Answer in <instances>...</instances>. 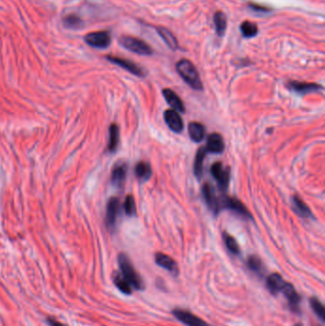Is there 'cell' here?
<instances>
[{"label":"cell","instance_id":"obj_17","mask_svg":"<svg viewBox=\"0 0 325 326\" xmlns=\"http://www.w3.org/2000/svg\"><path fill=\"white\" fill-rule=\"evenodd\" d=\"M284 280L282 276L278 273H274L272 275L269 276L266 280V286L269 290V292L273 295H276L280 292H282V288L285 284Z\"/></svg>","mask_w":325,"mask_h":326},{"label":"cell","instance_id":"obj_29","mask_svg":"<svg viewBox=\"0 0 325 326\" xmlns=\"http://www.w3.org/2000/svg\"><path fill=\"white\" fill-rule=\"evenodd\" d=\"M224 240L227 249L232 254H234V255H240V246H238L236 240H234L232 236H230L228 233H224Z\"/></svg>","mask_w":325,"mask_h":326},{"label":"cell","instance_id":"obj_32","mask_svg":"<svg viewBox=\"0 0 325 326\" xmlns=\"http://www.w3.org/2000/svg\"><path fill=\"white\" fill-rule=\"evenodd\" d=\"M249 7L251 9L256 10V12H270L271 9L269 8H266L265 6H262V5H258V4H256V3H250L249 4Z\"/></svg>","mask_w":325,"mask_h":326},{"label":"cell","instance_id":"obj_2","mask_svg":"<svg viewBox=\"0 0 325 326\" xmlns=\"http://www.w3.org/2000/svg\"><path fill=\"white\" fill-rule=\"evenodd\" d=\"M176 68L178 74L182 78L183 80L191 88L198 91H202L204 89L200 74L192 62L183 58L176 63Z\"/></svg>","mask_w":325,"mask_h":326},{"label":"cell","instance_id":"obj_25","mask_svg":"<svg viewBox=\"0 0 325 326\" xmlns=\"http://www.w3.org/2000/svg\"><path fill=\"white\" fill-rule=\"evenodd\" d=\"M292 202L294 205V210L298 214L302 216V218H311L312 213L302 198H300L298 196H294L292 198Z\"/></svg>","mask_w":325,"mask_h":326},{"label":"cell","instance_id":"obj_16","mask_svg":"<svg viewBox=\"0 0 325 326\" xmlns=\"http://www.w3.org/2000/svg\"><path fill=\"white\" fill-rule=\"evenodd\" d=\"M288 86L293 91L300 94H309L322 90V87L320 85L309 82H289Z\"/></svg>","mask_w":325,"mask_h":326},{"label":"cell","instance_id":"obj_12","mask_svg":"<svg viewBox=\"0 0 325 326\" xmlns=\"http://www.w3.org/2000/svg\"><path fill=\"white\" fill-rule=\"evenodd\" d=\"M164 120L168 127L174 132H182L184 128L182 118L180 114L174 110H167L164 112Z\"/></svg>","mask_w":325,"mask_h":326},{"label":"cell","instance_id":"obj_11","mask_svg":"<svg viewBox=\"0 0 325 326\" xmlns=\"http://www.w3.org/2000/svg\"><path fill=\"white\" fill-rule=\"evenodd\" d=\"M222 204L225 208L232 210L236 214H240L245 218H252V216L250 214V212L247 210V208L244 206V204L240 200H238V198L226 196L224 198Z\"/></svg>","mask_w":325,"mask_h":326},{"label":"cell","instance_id":"obj_9","mask_svg":"<svg viewBox=\"0 0 325 326\" xmlns=\"http://www.w3.org/2000/svg\"><path fill=\"white\" fill-rule=\"evenodd\" d=\"M282 293L287 298L289 306L292 308V310L295 312L300 311V304L302 302V298L296 291L295 287L289 282H285L284 286L282 290Z\"/></svg>","mask_w":325,"mask_h":326},{"label":"cell","instance_id":"obj_20","mask_svg":"<svg viewBox=\"0 0 325 326\" xmlns=\"http://www.w3.org/2000/svg\"><path fill=\"white\" fill-rule=\"evenodd\" d=\"M62 23L66 28L72 30H80L84 27V21L76 14H69L65 16L62 20Z\"/></svg>","mask_w":325,"mask_h":326},{"label":"cell","instance_id":"obj_27","mask_svg":"<svg viewBox=\"0 0 325 326\" xmlns=\"http://www.w3.org/2000/svg\"><path fill=\"white\" fill-rule=\"evenodd\" d=\"M109 144H108V150L110 152H114L118 148V142H120V129L116 124H112L109 129Z\"/></svg>","mask_w":325,"mask_h":326},{"label":"cell","instance_id":"obj_1","mask_svg":"<svg viewBox=\"0 0 325 326\" xmlns=\"http://www.w3.org/2000/svg\"><path fill=\"white\" fill-rule=\"evenodd\" d=\"M118 266H120V272L116 273L118 278H120L123 282H125L127 284L132 287V290H142L143 280L138 275V273L136 271L134 265H132L130 258L125 255L120 254L118 256Z\"/></svg>","mask_w":325,"mask_h":326},{"label":"cell","instance_id":"obj_22","mask_svg":"<svg viewBox=\"0 0 325 326\" xmlns=\"http://www.w3.org/2000/svg\"><path fill=\"white\" fill-rule=\"evenodd\" d=\"M189 136L194 142H200L205 136V128L202 123L191 122L188 127Z\"/></svg>","mask_w":325,"mask_h":326},{"label":"cell","instance_id":"obj_26","mask_svg":"<svg viewBox=\"0 0 325 326\" xmlns=\"http://www.w3.org/2000/svg\"><path fill=\"white\" fill-rule=\"evenodd\" d=\"M247 266L256 275L262 276L264 273V266L262 264V262L256 256H250L248 258Z\"/></svg>","mask_w":325,"mask_h":326},{"label":"cell","instance_id":"obj_33","mask_svg":"<svg viewBox=\"0 0 325 326\" xmlns=\"http://www.w3.org/2000/svg\"><path fill=\"white\" fill-rule=\"evenodd\" d=\"M46 322H48V324L50 326H67L66 324H64L60 322V320H58L56 318H51V316H48V318H46Z\"/></svg>","mask_w":325,"mask_h":326},{"label":"cell","instance_id":"obj_24","mask_svg":"<svg viewBox=\"0 0 325 326\" xmlns=\"http://www.w3.org/2000/svg\"><path fill=\"white\" fill-rule=\"evenodd\" d=\"M136 176L142 182L148 180L152 176V169L150 164L144 162L138 163L134 168Z\"/></svg>","mask_w":325,"mask_h":326},{"label":"cell","instance_id":"obj_34","mask_svg":"<svg viewBox=\"0 0 325 326\" xmlns=\"http://www.w3.org/2000/svg\"><path fill=\"white\" fill-rule=\"evenodd\" d=\"M295 326H300V324H296Z\"/></svg>","mask_w":325,"mask_h":326},{"label":"cell","instance_id":"obj_23","mask_svg":"<svg viewBox=\"0 0 325 326\" xmlns=\"http://www.w3.org/2000/svg\"><path fill=\"white\" fill-rule=\"evenodd\" d=\"M214 24L218 36H222L227 28V18L224 12L218 10L214 16Z\"/></svg>","mask_w":325,"mask_h":326},{"label":"cell","instance_id":"obj_19","mask_svg":"<svg viewBox=\"0 0 325 326\" xmlns=\"http://www.w3.org/2000/svg\"><path fill=\"white\" fill-rule=\"evenodd\" d=\"M207 154V151L205 147H202L198 150L196 158H194V176L200 180L204 173V162L205 156Z\"/></svg>","mask_w":325,"mask_h":326},{"label":"cell","instance_id":"obj_21","mask_svg":"<svg viewBox=\"0 0 325 326\" xmlns=\"http://www.w3.org/2000/svg\"><path fill=\"white\" fill-rule=\"evenodd\" d=\"M158 32L160 34V36H162L164 42L169 46L170 49L172 50H176L178 48V40L174 36L172 32L170 31L169 29L167 28H164V27H158L156 29Z\"/></svg>","mask_w":325,"mask_h":326},{"label":"cell","instance_id":"obj_31","mask_svg":"<svg viewBox=\"0 0 325 326\" xmlns=\"http://www.w3.org/2000/svg\"><path fill=\"white\" fill-rule=\"evenodd\" d=\"M124 210H125V213L128 214V216H134L136 213V202H134V198H132V196H131V194L127 196L126 198H125Z\"/></svg>","mask_w":325,"mask_h":326},{"label":"cell","instance_id":"obj_13","mask_svg":"<svg viewBox=\"0 0 325 326\" xmlns=\"http://www.w3.org/2000/svg\"><path fill=\"white\" fill-rule=\"evenodd\" d=\"M225 148L224 138L222 136L218 134V132H213L211 134L208 138H207V144H206V151L213 154L222 153Z\"/></svg>","mask_w":325,"mask_h":326},{"label":"cell","instance_id":"obj_15","mask_svg":"<svg viewBox=\"0 0 325 326\" xmlns=\"http://www.w3.org/2000/svg\"><path fill=\"white\" fill-rule=\"evenodd\" d=\"M163 96L172 107V109L178 112H185V106L180 98L171 89H164L162 91Z\"/></svg>","mask_w":325,"mask_h":326},{"label":"cell","instance_id":"obj_14","mask_svg":"<svg viewBox=\"0 0 325 326\" xmlns=\"http://www.w3.org/2000/svg\"><path fill=\"white\" fill-rule=\"evenodd\" d=\"M156 264L166 269L167 271H169L172 275H178L180 270H178V264L171 256L162 253H158L156 254Z\"/></svg>","mask_w":325,"mask_h":326},{"label":"cell","instance_id":"obj_3","mask_svg":"<svg viewBox=\"0 0 325 326\" xmlns=\"http://www.w3.org/2000/svg\"><path fill=\"white\" fill-rule=\"evenodd\" d=\"M120 43L122 47L127 49L128 51L132 52L138 54L142 56H150L152 54V48L142 40L134 36H122L120 40Z\"/></svg>","mask_w":325,"mask_h":326},{"label":"cell","instance_id":"obj_18","mask_svg":"<svg viewBox=\"0 0 325 326\" xmlns=\"http://www.w3.org/2000/svg\"><path fill=\"white\" fill-rule=\"evenodd\" d=\"M127 174V165L125 163L116 164L112 172V182L114 185L120 187L124 184Z\"/></svg>","mask_w":325,"mask_h":326},{"label":"cell","instance_id":"obj_28","mask_svg":"<svg viewBox=\"0 0 325 326\" xmlns=\"http://www.w3.org/2000/svg\"><path fill=\"white\" fill-rule=\"evenodd\" d=\"M240 31L245 38H253L258 34V25L254 22L246 20L240 25Z\"/></svg>","mask_w":325,"mask_h":326},{"label":"cell","instance_id":"obj_4","mask_svg":"<svg viewBox=\"0 0 325 326\" xmlns=\"http://www.w3.org/2000/svg\"><path fill=\"white\" fill-rule=\"evenodd\" d=\"M84 40L92 48L106 49L110 46L112 38H111L110 32H92L84 36Z\"/></svg>","mask_w":325,"mask_h":326},{"label":"cell","instance_id":"obj_8","mask_svg":"<svg viewBox=\"0 0 325 326\" xmlns=\"http://www.w3.org/2000/svg\"><path fill=\"white\" fill-rule=\"evenodd\" d=\"M202 196L204 200L209 207V209L213 212L214 214H216L220 212V202L218 200V196L214 192L213 186L208 182L204 184L202 186Z\"/></svg>","mask_w":325,"mask_h":326},{"label":"cell","instance_id":"obj_10","mask_svg":"<svg viewBox=\"0 0 325 326\" xmlns=\"http://www.w3.org/2000/svg\"><path fill=\"white\" fill-rule=\"evenodd\" d=\"M120 213V200L118 198H111L107 204L106 211V224L112 229L116 224V220Z\"/></svg>","mask_w":325,"mask_h":326},{"label":"cell","instance_id":"obj_5","mask_svg":"<svg viewBox=\"0 0 325 326\" xmlns=\"http://www.w3.org/2000/svg\"><path fill=\"white\" fill-rule=\"evenodd\" d=\"M106 58L109 62H112V63L120 66V67H122L124 70L131 72V74L136 76L144 78L146 76V71L143 69L142 67H140L136 63L131 62L129 60H125V58H122L120 56H107Z\"/></svg>","mask_w":325,"mask_h":326},{"label":"cell","instance_id":"obj_7","mask_svg":"<svg viewBox=\"0 0 325 326\" xmlns=\"http://www.w3.org/2000/svg\"><path fill=\"white\" fill-rule=\"evenodd\" d=\"M173 315L176 316L180 322H182L185 326H212L200 318H198L190 311H186L183 309H174L173 310Z\"/></svg>","mask_w":325,"mask_h":326},{"label":"cell","instance_id":"obj_6","mask_svg":"<svg viewBox=\"0 0 325 326\" xmlns=\"http://www.w3.org/2000/svg\"><path fill=\"white\" fill-rule=\"evenodd\" d=\"M211 173L222 190H226L230 180V169L225 168L222 162L214 163L211 167Z\"/></svg>","mask_w":325,"mask_h":326},{"label":"cell","instance_id":"obj_30","mask_svg":"<svg viewBox=\"0 0 325 326\" xmlns=\"http://www.w3.org/2000/svg\"><path fill=\"white\" fill-rule=\"evenodd\" d=\"M310 304H311L313 311L315 312L316 315L318 316L322 322H324V307L322 306V304L320 302V300L318 298H316V296H313L310 300Z\"/></svg>","mask_w":325,"mask_h":326}]
</instances>
